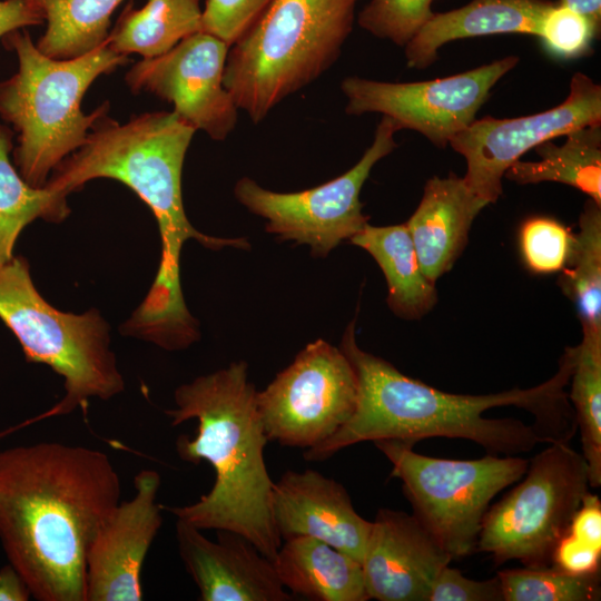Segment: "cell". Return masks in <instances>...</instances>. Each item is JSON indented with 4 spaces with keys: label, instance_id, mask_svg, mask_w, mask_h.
<instances>
[{
    "label": "cell",
    "instance_id": "1",
    "mask_svg": "<svg viewBox=\"0 0 601 601\" xmlns=\"http://www.w3.org/2000/svg\"><path fill=\"white\" fill-rule=\"evenodd\" d=\"M339 348L357 377L356 407L335 434L304 451L307 461H325L366 441L415 445L428 437L464 439L489 454L519 455L539 443H569L577 432L566 392L574 346L564 349L558 371L548 381L484 395L447 393L406 376L358 347L355 319L345 329Z\"/></svg>",
    "mask_w": 601,
    "mask_h": 601
},
{
    "label": "cell",
    "instance_id": "2",
    "mask_svg": "<svg viewBox=\"0 0 601 601\" xmlns=\"http://www.w3.org/2000/svg\"><path fill=\"white\" fill-rule=\"evenodd\" d=\"M196 131L175 111L145 112L125 124L105 116L43 186L68 197L89 180L110 178L129 187L150 208L161 237L159 268L147 296L121 331L170 351L186 348L199 337L180 287L185 242L196 239L211 249L249 248L245 238L198 231L186 216L181 173Z\"/></svg>",
    "mask_w": 601,
    "mask_h": 601
},
{
    "label": "cell",
    "instance_id": "14",
    "mask_svg": "<svg viewBox=\"0 0 601 601\" xmlns=\"http://www.w3.org/2000/svg\"><path fill=\"white\" fill-rule=\"evenodd\" d=\"M229 46L199 31L167 52L141 59L126 73L132 92L147 91L170 102L183 120L214 140L235 129L239 109L224 87Z\"/></svg>",
    "mask_w": 601,
    "mask_h": 601
},
{
    "label": "cell",
    "instance_id": "8",
    "mask_svg": "<svg viewBox=\"0 0 601 601\" xmlns=\"http://www.w3.org/2000/svg\"><path fill=\"white\" fill-rule=\"evenodd\" d=\"M373 443L391 462V476L402 481L413 514L452 559L476 551L491 501L520 481L529 466L519 455L452 460L416 453L414 445L401 441Z\"/></svg>",
    "mask_w": 601,
    "mask_h": 601
},
{
    "label": "cell",
    "instance_id": "28",
    "mask_svg": "<svg viewBox=\"0 0 601 601\" xmlns=\"http://www.w3.org/2000/svg\"><path fill=\"white\" fill-rule=\"evenodd\" d=\"M582 333L581 343L574 346L568 398L580 432L590 486L597 489L601 485V333Z\"/></svg>",
    "mask_w": 601,
    "mask_h": 601
},
{
    "label": "cell",
    "instance_id": "34",
    "mask_svg": "<svg viewBox=\"0 0 601 601\" xmlns=\"http://www.w3.org/2000/svg\"><path fill=\"white\" fill-rule=\"evenodd\" d=\"M428 601H503V593L497 575L473 580L446 565L437 575Z\"/></svg>",
    "mask_w": 601,
    "mask_h": 601
},
{
    "label": "cell",
    "instance_id": "3",
    "mask_svg": "<svg viewBox=\"0 0 601 601\" xmlns=\"http://www.w3.org/2000/svg\"><path fill=\"white\" fill-rule=\"evenodd\" d=\"M108 455L60 442L0 451V542L38 601H85L86 558L119 504Z\"/></svg>",
    "mask_w": 601,
    "mask_h": 601
},
{
    "label": "cell",
    "instance_id": "18",
    "mask_svg": "<svg viewBox=\"0 0 601 601\" xmlns=\"http://www.w3.org/2000/svg\"><path fill=\"white\" fill-rule=\"evenodd\" d=\"M272 513L280 540L309 536L362 563L372 522L337 481L307 469L286 471L273 485Z\"/></svg>",
    "mask_w": 601,
    "mask_h": 601
},
{
    "label": "cell",
    "instance_id": "13",
    "mask_svg": "<svg viewBox=\"0 0 601 601\" xmlns=\"http://www.w3.org/2000/svg\"><path fill=\"white\" fill-rule=\"evenodd\" d=\"M593 125H601V87L577 72L566 99L556 107L518 118L475 119L449 146L466 160L463 179L469 188L492 204L502 194L505 171L526 151Z\"/></svg>",
    "mask_w": 601,
    "mask_h": 601
},
{
    "label": "cell",
    "instance_id": "11",
    "mask_svg": "<svg viewBox=\"0 0 601 601\" xmlns=\"http://www.w3.org/2000/svg\"><path fill=\"white\" fill-rule=\"evenodd\" d=\"M357 394L349 359L339 347L317 339L256 393V404L268 441L308 450L351 418Z\"/></svg>",
    "mask_w": 601,
    "mask_h": 601
},
{
    "label": "cell",
    "instance_id": "35",
    "mask_svg": "<svg viewBox=\"0 0 601 601\" xmlns=\"http://www.w3.org/2000/svg\"><path fill=\"white\" fill-rule=\"evenodd\" d=\"M601 550H598L570 533L556 543L551 565L572 574H593L600 572Z\"/></svg>",
    "mask_w": 601,
    "mask_h": 601
},
{
    "label": "cell",
    "instance_id": "22",
    "mask_svg": "<svg viewBox=\"0 0 601 601\" xmlns=\"http://www.w3.org/2000/svg\"><path fill=\"white\" fill-rule=\"evenodd\" d=\"M365 249L382 269L388 288L387 304L404 319H420L437 303V290L423 273L406 224L372 226L349 238Z\"/></svg>",
    "mask_w": 601,
    "mask_h": 601
},
{
    "label": "cell",
    "instance_id": "29",
    "mask_svg": "<svg viewBox=\"0 0 601 601\" xmlns=\"http://www.w3.org/2000/svg\"><path fill=\"white\" fill-rule=\"evenodd\" d=\"M503 601H597L600 572L572 574L553 565L509 569L496 573Z\"/></svg>",
    "mask_w": 601,
    "mask_h": 601
},
{
    "label": "cell",
    "instance_id": "10",
    "mask_svg": "<svg viewBox=\"0 0 601 601\" xmlns=\"http://www.w3.org/2000/svg\"><path fill=\"white\" fill-rule=\"evenodd\" d=\"M397 125L382 116L372 145L361 159L341 176L311 189L277 193L243 177L235 186L237 200L267 220L266 230L282 240L311 247L312 255L325 257L343 240L357 234L367 223L359 200L362 187L377 161L397 144Z\"/></svg>",
    "mask_w": 601,
    "mask_h": 601
},
{
    "label": "cell",
    "instance_id": "32",
    "mask_svg": "<svg viewBox=\"0 0 601 601\" xmlns=\"http://www.w3.org/2000/svg\"><path fill=\"white\" fill-rule=\"evenodd\" d=\"M599 35L584 16L553 3L542 17L536 36L552 55L572 59L587 55Z\"/></svg>",
    "mask_w": 601,
    "mask_h": 601
},
{
    "label": "cell",
    "instance_id": "16",
    "mask_svg": "<svg viewBox=\"0 0 601 601\" xmlns=\"http://www.w3.org/2000/svg\"><path fill=\"white\" fill-rule=\"evenodd\" d=\"M452 556L414 514L382 508L362 559L370 599L428 601Z\"/></svg>",
    "mask_w": 601,
    "mask_h": 601
},
{
    "label": "cell",
    "instance_id": "24",
    "mask_svg": "<svg viewBox=\"0 0 601 601\" xmlns=\"http://www.w3.org/2000/svg\"><path fill=\"white\" fill-rule=\"evenodd\" d=\"M601 125L588 126L566 136L563 145L551 140L534 149L539 161H515L504 177L519 184L555 181L572 186L601 205Z\"/></svg>",
    "mask_w": 601,
    "mask_h": 601
},
{
    "label": "cell",
    "instance_id": "36",
    "mask_svg": "<svg viewBox=\"0 0 601 601\" xmlns=\"http://www.w3.org/2000/svg\"><path fill=\"white\" fill-rule=\"evenodd\" d=\"M566 532L601 550V502L598 495L591 492L587 493Z\"/></svg>",
    "mask_w": 601,
    "mask_h": 601
},
{
    "label": "cell",
    "instance_id": "4",
    "mask_svg": "<svg viewBox=\"0 0 601 601\" xmlns=\"http://www.w3.org/2000/svg\"><path fill=\"white\" fill-rule=\"evenodd\" d=\"M256 393L245 362H234L176 388V407L166 411L170 424L198 422L194 437L177 439V454L187 463H209L215 482L197 502L166 509L203 531L238 533L274 560L282 540L272 513L274 481L264 457L268 439Z\"/></svg>",
    "mask_w": 601,
    "mask_h": 601
},
{
    "label": "cell",
    "instance_id": "20",
    "mask_svg": "<svg viewBox=\"0 0 601 601\" xmlns=\"http://www.w3.org/2000/svg\"><path fill=\"white\" fill-rule=\"evenodd\" d=\"M552 4L549 0H472L459 9L434 12L404 47L407 67H430L442 46L459 39L501 33L536 36Z\"/></svg>",
    "mask_w": 601,
    "mask_h": 601
},
{
    "label": "cell",
    "instance_id": "33",
    "mask_svg": "<svg viewBox=\"0 0 601 601\" xmlns=\"http://www.w3.org/2000/svg\"><path fill=\"white\" fill-rule=\"evenodd\" d=\"M274 0H206L201 31L233 46Z\"/></svg>",
    "mask_w": 601,
    "mask_h": 601
},
{
    "label": "cell",
    "instance_id": "25",
    "mask_svg": "<svg viewBox=\"0 0 601 601\" xmlns=\"http://www.w3.org/2000/svg\"><path fill=\"white\" fill-rule=\"evenodd\" d=\"M13 131L0 121V266L13 258L16 242L23 228L42 218L63 220L70 208L67 196L46 187L29 185L10 159Z\"/></svg>",
    "mask_w": 601,
    "mask_h": 601
},
{
    "label": "cell",
    "instance_id": "39",
    "mask_svg": "<svg viewBox=\"0 0 601 601\" xmlns=\"http://www.w3.org/2000/svg\"><path fill=\"white\" fill-rule=\"evenodd\" d=\"M559 3L584 16L600 31L601 0H559Z\"/></svg>",
    "mask_w": 601,
    "mask_h": 601
},
{
    "label": "cell",
    "instance_id": "26",
    "mask_svg": "<svg viewBox=\"0 0 601 601\" xmlns=\"http://www.w3.org/2000/svg\"><path fill=\"white\" fill-rule=\"evenodd\" d=\"M47 29L36 46L48 57H81L106 42L110 18L124 0H35Z\"/></svg>",
    "mask_w": 601,
    "mask_h": 601
},
{
    "label": "cell",
    "instance_id": "12",
    "mask_svg": "<svg viewBox=\"0 0 601 601\" xmlns=\"http://www.w3.org/2000/svg\"><path fill=\"white\" fill-rule=\"evenodd\" d=\"M518 62L519 57L509 56L465 72L415 82L346 77L341 82L345 112L381 114L400 130L417 131L434 146L445 148L475 120L491 89Z\"/></svg>",
    "mask_w": 601,
    "mask_h": 601
},
{
    "label": "cell",
    "instance_id": "9",
    "mask_svg": "<svg viewBox=\"0 0 601 601\" xmlns=\"http://www.w3.org/2000/svg\"><path fill=\"white\" fill-rule=\"evenodd\" d=\"M520 480L489 508L476 551L491 554L496 564L518 560L526 568H546L590 492L589 467L569 443L554 442L529 460Z\"/></svg>",
    "mask_w": 601,
    "mask_h": 601
},
{
    "label": "cell",
    "instance_id": "37",
    "mask_svg": "<svg viewBox=\"0 0 601 601\" xmlns=\"http://www.w3.org/2000/svg\"><path fill=\"white\" fill-rule=\"evenodd\" d=\"M43 22L35 0H0V39L14 30Z\"/></svg>",
    "mask_w": 601,
    "mask_h": 601
},
{
    "label": "cell",
    "instance_id": "30",
    "mask_svg": "<svg viewBox=\"0 0 601 601\" xmlns=\"http://www.w3.org/2000/svg\"><path fill=\"white\" fill-rule=\"evenodd\" d=\"M433 0H371L357 23L376 38L405 47L433 17Z\"/></svg>",
    "mask_w": 601,
    "mask_h": 601
},
{
    "label": "cell",
    "instance_id": "38",
    "mask_svg": "<svg viewBox=\"0 0 601 601\" xmlns=\"http://www.w3.org/2000/svg\"><path fill=\"white\" fill-rule=\"evenodd\" d=\"M30 597L28 585L10 564L0 569V601H27Z\"/></svg>",
    "mask_w": 601,
    "mask_h": 601
},
{
    "label": "cell",
    "instance_id": "17",
    "mask_svg": "<svg viewBox=\"0 0 601 601\" xmlns=\"http://www.w3.org/2000/svg\"><path fill=\"white\" fill-rule=\"evenodd\" d=\"M180 559L201 601H289L273 560L245 536L217 530L216 541L203 530L177 519Z\"/></svg>",
    "mask_w": 601,
    "mask_h": 601
},
{
    "label": "cell",
    "instance_id": "19",
    "mask_svg": "<svg viewBox=\"0 0 601 601\" xmlns=\"http://www.w3.org/2000/svg\"><path fill=\"white\" fill-rule=\"evenodd\" d=\"M486 205L455 174L426 181L422 199L405 224L421 268L432 283L451 270L467 244L475 217Z\"/></svg>",
    "mask_w": 601,
    "mask_h": 601
},
{
    "label": "cell",
    "instance_id": "27",
    "mask_svg": "<svg viewBox=\"0 0 601 601\" xmlns=\"http://www.w3.org/2000/svg\"><path fill=\"white\" fill-rule=\"evenodd\" d=\"M558 285L575 305L582 331L601 333V205L592 199L580 215L579 233Z\"/></svg>",
    "mask_w": 601,
    "mask_h": 601
},
{
    "label": "cell",
    "instance_id": "21",
    "mask_svg": "<svg viewBox=\"0 0 601 601\" xmlns=\"http://www.w3.org/2000/svg\"><path fill=\"white\" fill-rule=\"evenodd\" d=\"M278 579L292 594L313 601H367L362 563L318 539L282 541L273 560Z\"/></svg>",
    "mask_w": 601,
    "mask_h": 601
},
{
    "label": "cell",
    "instance_id": "31",
    "mask_svg": "<svg viewBox=\"0 0 601 601\" xmlns=\"http://www.w3.org/2000/svg\"><path fill=\"white\" fill-rule=\"evenodd\" d=\"M574 234L555 219L533 217L525 220L519 233L522 259L534 274L561 272L568 264Z\"/></svg>",
    "mask_w": 601,
    "mask_h": 601
},
{
    "label": "cell",
    "instance_id": "23",
    "mask_svg": "<svg viewBox=\"0 0 601 601\" xmlns=\"http://www.w3.org/2000/svg\"><path fill=\"white\" fill-rule=\"evenodd\" d=\"M200 0H147L135 9L127 4L110 30L107 42L117 52L160 56L186 37L201 31Z\"/></svg>",
    "mask_w": 601,
    "mask_h": 601
},
{
    "label": "cell",
    "instance_id": "6",
    "mask_svg": "<svg viewBox=\"0 0 601 601\" xmlns=\"http://www.w3.org/2000/svg\"><path fill=\"white\" fill-rule=\"evenodd\" d=\"M359 0H274L230 46L224 87L257 125L338 59Z\"/></svg>",
    "mask_w": 601,
    "mask_h": 601
},
{
    "label": "cell",
    "instance_id": "5",
    "mask_svg": "<svg viewBox=\"0 0 601 601\" xmlns=\"http://www.w3.org/2000/svg\"><path fill=\"white\" fill-rule=\"evenodd\" d=\"M2 43L16 52L18 71L0 81V119L17 132L16 168L29 185L41 188L107 116V102L87 115L81 100L99 76L127 63V56L106 40L81 57L55 59L42 53L24 29L6 35Z\"/></svg>",
    "mask_w": 601,
    "mask_h": 601
},
{
    "label": "cell",
    "instance_id": "15",
    "mask_svg": "<svg viewBox=\"0 0 601 601\" xmlns=\"http://www.w3.org/2000/svg\"><path fill=\"white\" fill-rule=\"evenodd\" d=\"M160 475L141 470L135 494L119 502L97 530L86 558L85 601H140L141 569L162 524Z\"/></svg>",
    "mask_w": 601,
    "mask_h": 601
},
{
    "label": "cell",
    "instance_id": "7",
    "mask_svg": "<svg viewBox=\"0 0 601 601\" xmlns=\"http://www.w3.org/2000/svg\"><path fill=\"white\" fill-rule=\"evenodd\" d=\"M0 319L19 341L26 359L49 366L63 378L65 395L35 421L86 410L92 397L107 401L125 388L109 327L97 309L65 313L36 288L27 259L0 266Z\"/></svg>",
    "mask_w": 601,
    "mask_h": 601
}]
</instances>
